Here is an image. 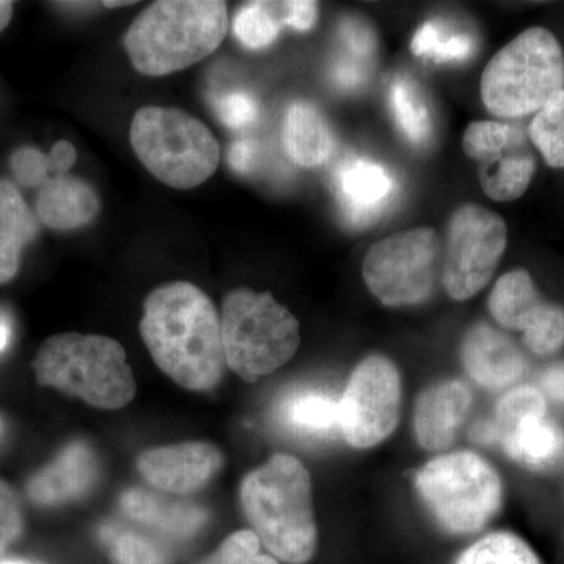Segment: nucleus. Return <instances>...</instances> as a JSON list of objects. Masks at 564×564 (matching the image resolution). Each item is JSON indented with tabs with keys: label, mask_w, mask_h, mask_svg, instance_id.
<instances>
[{
	"label": "nucleus",
	"mask_w": 564,
	"mask_h": 564,
	"mask_svg": "<svg viewBox=\"0 0 564 564\" xmlns=\"http://www.w3.org/2000/svg\"><path fill=\"white\" fill-rule=\"evenodd\" d=\"M389 106L404 139L414 147L429 143L433 133L432 113L419 85L406 76H399L389 87Z\"/></svg>",
	"instance_id": "24"
},
{
	"label": "nucleus",
	"mask_w": 564,
	"mask_h": 564,
	"mask_svg": "<svg viewBox=\"0 0 564 564\" xmlns=\"http://www.w3.org/2000/svg\"><path fill=\"white\" fill-rule=\"evenodd\" d=\"M470 437L475 443L492 444L500 441L499 430L494 422H480L470 430Z\"/></svg>",
	"instance_id": "43"
},
{
	"label": "nucleus",
	"mask_w": 564,
	"mask_h": 564,
	"mask_svg": "<svg viewBox=\"0 0 564 564\" xmlns=\"http://www.w3.org/2000/svg\"><path fill=\"white\" fill-rule=\"evenodd\" d=\"M11 17H13V2L0 0V32L6 31L7 25L10 24Z\"/></svg>",
	"instance_id": "45"
},
{
	"label": "nucleus",
	"mask_w": 564,
	"mask_h": 564,
	"mask_svg": "<svg viewBox=\"0 0 564 564\" xmlns=\"http://www.w3.org/2000/svg\"><path fill=\"white\" fill-rule=\"evenodd\" d=\"M340 39L350 51V58L359 63L372 58L377 50V36L372 29L356 18H347L340 22Z\"/></svg>",
	"instance_id": "36"
},
{
	"label": "nucleus",
	"mask_w": 564,
	"mask_h": 564,
	"mask_svg": "<svg viewBox=\"0 0 564 564\" xmlns=\"http://www.w3.org/2000/svg\"><path fill=\"white\" fill-rule=\"evenodd\" d=\"M333 80L343 90H355V88L361 87L366 80V66L352 58L339 61L334 65Z\"/></svg>",
	"instance_id": "40"
},
{
	"label": "nucleus",
	"mask_w": 564,
	"mask_h": 564,
	"mask_svg": "<svg viewBox=\"0 0 564 564\" xmlns=\"http://www.w3.org/2000/svg\"><path fill=\"white\" fill-rule=\"evenodd\" d=\"M226 366L247 383L276 372L299 351L300 323L272 293L236 289L223 300Z\"/></svg>",
	"instance_id": "6"
},
{
	"label": "nucleus",
	"mask_w": 564,
	"mask_h": 564,
	"mask_svg": "<svg viewBox=\"0 0 564 564\" xmlns=\"http://www.w3.org/2000/svg\"><path fill=\"white\" fill-rule=\"evenodd\" d=\"M261 545L252 530H239L202 564H280L274 556L262 554Z\"/></svg>",
	"instance_id": "32"
},
{
	"label": "nucleus",
	"mask_w": 564,
	"mask_h": 564,
	"mask_svg": "<svg viewBox=\"0 0 564 564\" xmlns=\"http://www.w3.org/2000/svg\"><path fill=\"white\" fill-rule=\"evenodd\" d=\"M0 228L9 229L29 245L39 236L40 225L36 215L24 202L17 185L0 181Z\"/></svg>",
	"instance_id": "31"
},
{
	"label": "nucleus",
	"mask_w": 564,
	"mask_h": 564,
	"mask_svg": "<svg viewBox=\"0 0 564 564\" xmlns=\"http://www.w3.org/2000/svg\"><path fill=\"white\" fill-rule=\"evenodd\" d=\"M121 508L122 513L137 524L181 540L198 533L209 519L207 511L198 505L141 488H129L122 492Z\"/></svg>",
	"instance_id": "20"
},
{
	"label": "nucleus",
	"mask_w": 564,
	"mask_h": 564,
	"mask_svg": "<svg viewBox=\"0 0 564 564\" xmlns=\"http://www.w3.org/2000/svg\"><path fill=\"white\" fill-rule=\"evenodd\" d=\"M507 223L478 204H464L448 221L443 254L444 288L456 302H466L491 281L507 250Z\"/></svg>",
	"instance_id": "10"
},
{
	"label": "nucleus",
	"mask_w": 564,
	"mask_h": 564,
	"mask_svg": "<svg viewBox=\"0 0 564 564\" xmlns=\"http://www.w3.org/2000/svg\"><path fill=\"white\" fill-rule=\"evenodd\" d=\"M11 340V322L6 314H0V352L9 347Z\"/></svg>",
	"instance_id": "44"
},
{
	"label": "nucleus",
	"mask_w": 564,
	"mask_h": 564,
	"mask_svg": "<svg viewBox=\"0 0 564 564\" xmlns=\"http://www.w3.org/2000/svg\"><path fill=\"white\" fill-rule=\"evenodd\" d=\"M274 421L299 440L326 443L340 434L339 399L318 388L292 389L278 400Z\"/></svg>",
	"instance_id": "19"
},
{
	"label": "nucleus",
	"mask_w": 564,
	"mask_h": 564,
	"mask_svg": "<svg viewBox=\"0 0 564 564\" xmlns=\"http://www.w3.org/2000/svg\"><path fill=\"white\" fill-rule=\"evenodd\" d=\"M443 245L433 228L397 232L375 243L362 263L369 291L386 306H414L433 295Z\"/></svg>",
	"instance_id": "9"
},
{
	"label": "nucleus",
	"mask_w": 564,
	"mask_h": 564,
	"mask_svg": "<svg viewBox=\"0 0 564 564\" xmlns=\"http://www.w3.org/2000/svg\"><path fill=\"white\" fill-rule=\"evenodd\" d=\"M545 399L540 389L532 386H521L511 389L499 400L496 408V423L500 440L522 423L545 417Z\"/></svg>",
	"instance_id": "29"
},
{
	"label": "nucleus",
	"mask_w": 564,
	"mask_h": 564,
	"mask_svg": "<svg viewBox=\"0 0 564 564\" xmlns=\"http://www.w3.org/2000/svg\"><path fill=\"white\" fill-rule=\"evenodd\" d=\"M282 21L274 14V3L251 2L237 11L234 35L248 50H265L280 35Z\"/></svg>",
	"instance_id": "28"
},
{
	"label": "nucleus",
	"mask_w": 564,
	"mask_h": 564,
	"mask_svg": "<svg viewBox=\"0 0 564 564\" xmlns=\"http://www.w3.org/2000/svg\"><path fill=\"white\" fill-rule=\"evenodd\" d=\"M22 527L20 499L7 481L0 480V554L20 538Z\"/></svg>",
	"instance_id": "35"
},
{
	"label": "nucleus",
	"mask_w": 564,
	"mask_h": 564,
	"mask_svg": "<svg viewBox=\"0 0 564 564\" xmlns=\"http://www.w3.org/2000/svg\"><path fill=\"white\" fill-rule=\"evenodd\" d=\"M99 462L90 445L74 441L28 484V494L40 507H57L79 500L95 488Z\"/></svg>",
	"instance_id": "16"
},
{
	"label": "nucleus",
	"mask_w": 564,
	"mask_h": 564,
	"mask_svg": "<svg viewBox=\"0 0 564 564\" xmlns=\"http://www.w3.org/2000/svg\"><path fill=\"white\" fill-rule=\"evenodd\" d=\"M529 135L549 166L564 169V90L538 111Z\"/></svg>",
	"instance_id": "27"
},
{
	"label": "nucleus",
	"mask_w": 564,
	"mask_h": 564,
	"mask_svg": "<svg viewBox=\"0 0 564 564\" xmlns=\"http://www.w3.org/2000/svg\"><path fill=\"white\" fill-rule=\"evenodd\" d=\"M500 443L511 458L530 469H549L564 456V433L545 417L522 423Z\"/></svg>",
	"instance_id": "23"
},
{
	"label": "nucleus",
	"mask_w": 564,
	"mask_h": 564,
	"mask_svg": "<svg viewBox=\"0 0 564 564\" xmlns=\"http://www.w3.org/2000/svg\"><path fill=\"white\" fill-rule=\"evenodd\" d=\"M223 462L214 444L191 441L144 451L137 458V470L155 491L188 496L206 488L220 473Z\"/></svg>",
	"instance_id": "14"
},
{
	"label": "nucleus",
	"mask_w": 564,
	"mask_h": 564,
	"mask_svg": "<svg viewBox=\"0 0 564 564\" xmlns=\"http://www.w3.org/2000/svg\"><path fill=\"white\" fill-rule=\"evenodd\" d=\"M131 144L144 169L169 187L191 191L217 172L221 150L210 129L174 107H141Z\"/></svg>",
	"instance_id": "7"
},
{
	"label": "nucleus",
	"mask_w": 564,
	"mask_h": 564,
	"mask_svg": "<svg viewBox=\"0 0 564 564\" xmlns=\"http://www.w3.org/2000/svg\"><path fill=\"white\" fill-rule=\"evenodd\" d=\"M414 485L437 524L448 533L478 532L502 505L499 474L473 452L437 456L415 474Z\"/></svg>",
	"instance_id": "8"
},
{
	"label": "nucleus",
	"mask_w": 564,
	"mask_h": 564,
	"mask_svg": "<svg viewBox=\"0 0 564 564\" xmlns=\"http://www.w3.org/2000/svg\"><path fill=\"white\" fill-rule=\"evenodd\" d=\"M2 432H3V430H2V423H0V436H2Z\"/></svg>",
	"instance_id": "47"
},
{
	"label": "nucleus",
	"mask_w": 564,
	"mask_h": 564,
	"mask_svg": "<svg viewBox=\"0 0 564 564\" xmlns=\"http://www.w3.org/2000/svg\"><path fill=\"white\" fill-rule=\"evenodd\" d=\"M101 210L98 193L88 182L57 174L41 185L36 215L55 231H73L95 220Z\"/></svg>",
	"instance_id": "21"
},
{
	"label": "nucleus",
	"mask_w": 564,
	"mask_h": 564,
	"mask_svg": "<svg viewBox=\"0 0 564 564\" xmlns=\"http://www.w3.org/2000/svg\"><path fill=\"white\" fill-rule=\"evenodd\" d=\"M218 117L231 129H243L254 124L259 118V106L254 96L247 91H229L217 101Z\"/></svg>",
	"instance_id": "33"
},
{
	"label": "nucleus",
	"mask_w": 564,
	"mask_h": 564,
	"mask_svg": "<svg viewBox=\"0 0 564 564\" xmlns=\"http://www.w3.org/2000/svg\"><path fill=\"white\" fill-rule=\"evenodd\" d=\"M240 503L270 555L306 564L317 551L318 532L310 473L295 456L276 454L240 485Z\"/></svg>",
	"instance_id": "2"
},
{
	"label": "nucleus",
	"mask_w": 564,
	"mask_h": 564,
	"mask_svg": "<svg viewBox=\"0 0 564 564\" xmlns=\"http://www.w3.org/2000/svg\"><path fill=\"white\" fill-rule=\"evenodd\" d=\"M228 6L217 0H161L141 11L124 35L133 68L162 77L191 68L220 47Z\"/></svg>",
	"instance_id": "3"
},
{
	"label": "nucleus",
	"mask_w": 564,
	"mask_h": 564,
	"mask_svg": "<svg viewBox=\"0 0 564 564\" xmlns=\"http://www.w3.org/2000/svg\"><path fill=\"white\" fill-rule=\"evenodd\" d=\"M0 564H29V563H22V562H3Z\"/></svg>",
	"instance_id": "46"
},
{
	"label": "nucleus",
	"mask_w": 564,
	"mask_h": 564,
	"mask_svg": "<svg viewBox=\"0 0 564 564\" xmlns=\"http://www.w3.org/2000/svg\"><path fill=\"white\" fill-rule=\"evenodd\" d=\"M488 306L503 328L524 333V344L534 355L551 356L564 347V307L541 299L525 270L500 276Z\"/></svg>",
	"instance_id": "13"
},
{
	"label": "nucleus",
	"mask_w": 564,
	"mask_h": 564,
	"mask_svg": "<svg viewBox=\"0 0 564 564\" xmlns=\"http://www.w3.org/2000/svg\"><path fill=\"white\" fill-rule=\"evenodd\" d=\"M278 10L281 13L282 25H289L299 32L311 31L318 18V3L311 0L278 3Z\"/></svg>",
	"instance_id": "37"
},
{
	"label": "nucleus",
	"mask_w": 564,
	"mask_h": 564,
	"mask_svg": "<svg viewBox=\"0 0 564 564\" xmlns=\"http://www.w3.org/2000/svg\"><path fill=\"white\" fill-rule=\"evenodd\" d=\"M470 404L473 392L463 381H443L423 391L414 413V432L419 444L426 451L447 448L454 443Z\"/></svg>",
	"instance_id": "18"
},
{
	"label": "nucleus",
	"mask_w": 564,
	"mask_h": 564,
	"mask_svg": "<svg viewBox=\"0 0 564 564\" xmlns=\"http://www.w3.org/2000/svg\"><path fill=\"white\" fill-rule=\"evenodd\" d=\"M541 384L552 400L564 403V366L551 367L541 378Z\"/></svg>",
	"instance_id": "42"
},
{
	"label": "nucleus",
	"mask_w": 564,
	"mask_h": 564,
	"mask_svg": "<svg viewBox=\"0 0 564 564\" xmlns=\"http://www.w3.org/2000/svg\"><path fill=\"white\" fill-rule=\"evenodd\" d=\"M334 188L345 217L362 226L388 209L397 184L391 172L380 163L350 155L337 166Z\"/></svg>",
	"instance_id": "15"
},
{
	"label": "nucleus",
	"mask_w": 564,
	"mask_h": 564,
	"mask_svg": "<svg viewBox=\"0 0 564 564\" xmlns=\"http://www.w3.org/2000/svg\"><path fill=\"white\" fill-rule=\"evenodd\" d=\"M228 161L234 172L250 174L259 162V144L250 139L236 141L229 150Z\"/></svg>",
	"instance_id": "39"
},
{
	"label": "nucleus",
	"mask_w": 564,
	"mask_h": 564,
	"mask_svg": "<svg viewBox=\"0 0 564 564\" xmlns=\"http://www.w3.org/2000/svg\"><path fill=\"white\" fill-rule=\"evenodd\" d=\"M50 158L51 172L68 174L77 161V152L68 140H61L52 147Z\"/></svg>",
	"instance_id": "41"
},
{
	"label": "nucleus",
	"mask_w": 564,
	"mask_h": 564,
	"mask_svg": "<svg viewBox=\"0 0 564 564\" xmlns=\"http://www.w3.org/2000/svg\"><path fill=\"white\" fill-rule=\"evenodd\" d=\"M402 381L391 359L373 355L352 370L339 399L340 434L355 448H372L397 429Z\"/></svg>",
	"instance_id": "11"
},
{
	"label": "nucleus",
	"mask_w": 564,
	"mask_h": 564,
	"mask_svg": "<svg viewBox=\"0 0 564 564\" xmlns=\"http://www.w3.org/2000/svg\"><path fill=\"white\" fill-rule=\"evenodd\" d=\"M140 334L155 366L181 388L207 392L221 383L228 367L221 317L192 282L154 289L144 300Z\"/></svg>",
	"instance_id": "1"
},
{
	"label": "nucleus",
	"mask_w": 564,
	"mask_h": 564,
	"mask_svg": "<svg viewBox=\"0 0 564 564\" xmlns=\"http://www.w3.org/2000/svg\"><path fill=\"white\" fill-rule=\"evenodd\" d=\"M11 172L24 187H39L47 181L51 165L50 158L32 147L20 148L11 154Z\"/></svg>",
	"instance_id": "34"
},
{
	"label": "nucleus",
	"mask_w": 564,
	"mask_h": 564,
	"mask_svg": "<svg viewBox=\"0 0 564 564\" xmlns=\"http://www.w3.org/2000/svg\"><path fill=\"white\" fill-rule=\"evenodd\" d=\"M33 369L41 386L98 410H121L137 392L124 348L99 334H55L41 345Z\"/></svg>",
	"instance_id": "4"
},
{
	"label": "nucleus",
	"mask_w": 564,
	"mask_h": 564,
	"mask_svg": "<svg viewBox=\"0 0 564 564\" xmlns=\"http://www.w3.org/2000/svg\"><path fill=\"white\" fill-rule=\"evenodd\" d=\"M455 564H541L533 549L518 534H486L467 547Z\"/></svg>",
	"instance_id": "26"
},
{
	"label": "nucleus",
	"mask_w": 564,
	"mask_h": 564,
	"mask_svg": "<svg viewBox=\"0 0 564 564\" xmlns=\"http://www.w3.org/2000/svg\"><path fill=\"white\" fill-rule=\"evenodd\" d=\"M462 358L475 383L491 391L518 383L525 370L524 356L513 340L486 323H477L466 333Z\"/></svg>",
	"instance_id": "17"
},
{
	"label": "nucleus",
	"mask_w": 564,
	"mask_h": 564,
	"mask_svg": "<svg viewBox=\"0 0 564 564\" xmlns=\"http://www.w3.org/2000/svg\"><path fill=\"white\" fill-rule=\"evenodd\" d=\"M285 151L296 165L315 169L332 158L334 135L328 121L314 104L295 101L284 118Z\"/></svg>",
	"instance_id": "22"
},
{
	"label": "nucleus",
	"mask_w": 564,
	"mask_h": 564,
	"mask_svg": "<svg viewBox=\"0 0 564 564\" xmlns=\"http://www.w3.org/2000/svg\"><path fill=\"white\" fill-rule=\"evenodd\" d=\"M102 540L120 564H165V555L159 545L133 530L107 527L102 530Z\"/></svg>",
	"instance_id": "30"
},
{
	"label": "nucleus",
	"mask_w": 564,
	"mask_h": 564,
	"mask_svg": "<svg viewBox=\"0 0 564 564\" xmlns=\"http://www.w3.org/2000/svg\"><path fill=\"white\" fill-rule=\"evenodd\" d=\"M564 90V52L547 29H527L486 65L481 99L494 117L538 113Z\"/></svg>",
	"instance_id": "5"
},
{
	"label": "nucleus",
	"mask_w": 564,
	"mask_h": 564,
	"mask_svg": "<svg viewBox=\"0 0 564 564\" xmlns=\"http://www.w3.org/2000/svg\"><path fill=\"white\" fill-rule=\"evenodd\" d=\"M411 50L417 57L436 63L464 62L475 52L473 36L452 31L437 20L423 22L415 32Z\"/></svg>",
	"instance_id": "25"
},
{
	"label": "nucleus",
	"mask_w": 564,
	"mask_h": 564,
	"mask_svg": "<svg viewBox=\"0 0 564 564\" xmlns=\"http://www.w3.org/2000/svg\"><path fill=\"white\" fill-rule=\"evenodd\" d=\"M24 247L20 237L9 229L0 228V284H7L20 272Z\"/></svg>",
	"instance_id": "38"
},
{
	"label": "nucleus",
	"mask_w": 564,
	"mask_h": 564,
	"mask_svg": "<svg viewBox=\"0 0 564 564\" xmlns=\"http://www.w3.org/2000/svg\"><path fill=\"white\" fill-rule=\"evenodd\" d=\"M463 148L478 163V180L494 202H514L530 187L536 159L519 126L500 121L473 122L464 132Z\"/></svg>",
	"instance_id": "12"
}]
</instances>
